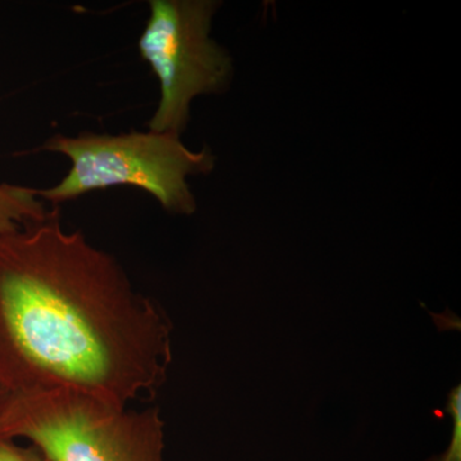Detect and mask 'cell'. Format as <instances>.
I'll return each mask as SVG.
<instances>
[{
	"label": "cell",
	"mask_w": 461,
	"mask_h": 461,
	"mask_svg": "<svg viewBox=\"0 0 461 461\" xmlns=\"http://www.w3.org/2000/svg\"><path fill=\"white\" fill-rule=\"evenodd\" d=\"M165 312L58 212L0 238V390L72 391L129 408L172 362Z\"/></svg>",
	"instance_id": "1"
},
{
	"label": "cell",
	"mask_w": 461,
	"mask_h": 461,
	"mask_svg": "<svg viewBox=\"0 0 461 461\" xmlns=\"http://www.w3.org/2000/svg\"><path fill=\"white\" fill-rule=\"evenodd\" d=\"M0 438L29 439L50 461H163L165 421L72 391L5 393Z\"/></svg>",
	"instance_id": "2"
},
{
	"label": "cell",
	"mask_w": 461,
	"mask_h": 461,
	"mask_svg": "<svg viewBox=\"0 0 461 461\" xmlns=\"http://www.w3.org/2000/svg\"><path fill=\"white\" fill-rule=\"evenodd\" d=\"M42 150L68 158L71 168L56 186L36 190L42 202L58 205L117 186H132L153 196L166 212L189 215L196 199L190 176L213 169L209 149L193 151L171 132L130 131L120 135L83 132L54 135Z\"/></svg>",
	"instance_id": "3"
},
{
	"label": "cell",
	"mask_w": 461,
	"mask_h": 461,
	"mask_svg": "<svg viewBox=\"0 0 461 461\" xmlns=\"http://www.w3.org/2000/svg\"><path fill=\"white\" fill-rule=\"evenodd\" d=\"M213 0H151L138 41L140 57L159 83L160 98L150 131L181 136L190 121L193 100L222 93L232 76V59L211 38Z\"/></svg>",
	"instance_id": "4"
},
{
	"label": "cell",
	"mask_w": 461,
	"mask_h": 461,
	"mask_svg": "<svg viewBox=\"0 0 461 461\" xmlns=\"http://www.w3.org/2000/svg\"><path fill=\"white\" fill-rule=\"evenodd\" d=\"M53 213L47 211L36 189L0 184V238L41 223Z\"/></svg>",
	"instance_id": "5"
},
{
	"label": "cell",
	"mask_w": 461,
	"mask_h": 461,
	"mask_svg": "<svg viewBox=\"0 0 461 461\" xmlns=\"http://www.w3.org/2000/svg\"><path fill=\"white\" fill-rule=\"evenodd\" d=\"M447 411L453 418V436L444 454L429 461H461V387H454L447 399Z\"/></svg>",
	"instance_id": "6"
},
{
	"label": "cell",
	"mask_w": 461,
	"mask_h": 461,
	"mask_svg": "<svg viewBox=\"0 0 461 461\" xmlns=\"http://www.w3.org/2000/svg\"><path fill=\"white\" fill-rule=\"evenodd\" d=\"M0 461H50L33 446L23 447L14 439L0 438Z\"/></svg>",
	"instance_id": "7"
},
{
	"label": "cell",
	"mask_w": 461,
	"mask_h": 461,
	"mask_svg": "<svg viewBox=\"0 0 461 461\" xmlns=\"http://www.w3.org/2000/svg\"><path fill=\"white\" fill-rule=\"evenodd\" d=\"M3 395H5V391L0 390V402H2Z\"/></svg>",
	"instance_id": "8"
}]
</instances>
